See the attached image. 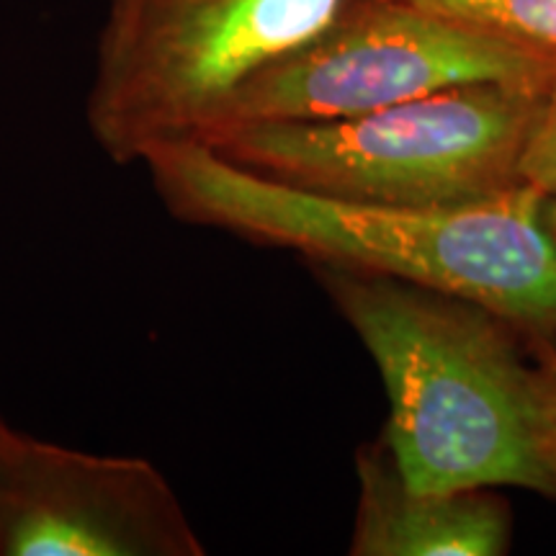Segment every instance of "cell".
<instances>
[{"instance_id":"cell-1","label":"cell","mask_w":556,"mask_h":556,"mask_svg":"<svg viewBox=\"0 0 556 556\" xmlns=\"http://www.w3.org/2000/svg\"><path fill=\"white\" fill-rule=\"evenodd\" d=\"M142 163L168 212L189 225L446 291L531 336H556V238L526 186L462 206H392L278 184L197 139L160 144Z\"/></svg>"},{"instance_id":"cell-2","label":"cell","mask_w":556,"mask_h":556,"mask_svg":"<svg viewBox=\"0 0 556 556\" xmlns=\"http://www.w3.org/2000/svg\"><path fill=\"white\" fill-rule=\"evenodd\" d=\"M389 400L387 454L409 490L520 486L556 497V377L482 304L400 278L312 263Z\"/></svg>"},{"instance_id":"cell-3","label":"cell","mask_w":556,"mask_h":556,"mask_svg":"<svg viewBox=\"0 0 556 556\" xmlns=\"http://www.w3.org/2000/svg\"><path fill=\"white\" fill-rule=\"evenodd\" d=\"M544 88L462 86L345 119L227 124L197 142L319 197L462 206L518 189Z\"/></svg>"},{"instance_id":"cell-4","label":"cell","mask_w":556,"mask_h":556,"mask_svg":"<svg viewBox=\"0 0 556 556\" xmlns=\"http://www.w3.org/2000/svg\"><path fill=\"white\" fill-rule=\"evenodd\" d=\"M348 0H109L88 129L119 165L199 139L248 78L317 37Z\"/></svg>"},{"instance_id":"cell-5","label":"cell","mask_w":556,"mask_h":556,"mask_svg":"<svg viewBox=\"0 0 556 556\" xmlns=\"http://www.w3.org/2000/svg\"><path fill=\"white\" fill-rule=\"evenodd\" d=\"M554 73V54L441 13L348 0L317 37L242 83L204 135L242 122L345 119L462 86L541 88Z\"/></svg>"},{"instance_id":"cell-6","label":"cell","mask_w":556,"mask_h":556,"mask_svg":"<svg viewBox=\"0 0 556 556\" xmlns=\"http://www.w3.org/2000/svg\"><path fill=\"white\" fill-rule=\"evenodd\" d=\"M204 546L155 464L39 441L0 443V556H199Z\"/></svg>"},{"instance_id":"cell-7","label":"cell","mask_w":556,"mask_h":556,"mask_svg":"<svg viewBox=\"0 0 556 556\" xmlns=\"http://www.w3.org/2000/svg\"><path fill=\"white\" fill-rule=\"evenodd\" d=\"M361 507L353 556H500L510 518L490 490L415 492L392 458L368 451L358 462Z\"/></svg>"},{"instance_id":"cell-8","label":"cell","mask_w":556,"mask_h":556,"mask_svg":"<svg viewBox=\"0 0 556 556\" xmlns=\"http://www.w3.org/2000/svg\"><path fill=\"white\" fill-rule=\"evenodd\" d=\"M556 58V0H400Z\"/></svg>"},{"instance_id":"cell-9","label":"cell","mask_w":556,"mask_h":556,"mask_svg":"<svg viewBox=\"0 0 556 556\" xmlns=\"http://www.w3.org/2000/svg\"><path fill=\"white\" fill-rule=\"evenodd\" d=\"M520 186L541 199L548 229L556 238V73L541 93L518 165Z\"/></svg>"},{"instance_id":"cell-10","label":"cell","mask_w":556,"mask_h":556,"mask_svg":"<svg viewBox=\"0 0 556 556\" xmlns=\"http://www.w3.org/2000/svg\"><path fill=\"white\" fill-rule=\"evenodd\" d=\"M9 433H11V426L3 420V417H0V443H3V438L9 435Z\"/></svg>"},{"instance_id":"cell-11","label":"cell","mask_w":556,"mask_h":556,"mask_svg":"<svg viewBox=\"0 0 556 556\" xmlns=\"http://www.w3.org/2000/svg\"><path fill=\"white\" fill-rule=\"evenodd\" d=\"M548 364H552V368H554V377H556V356H554L552 361H548Z\"/></svg>"}]
</instances>
